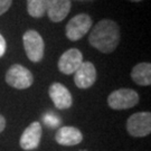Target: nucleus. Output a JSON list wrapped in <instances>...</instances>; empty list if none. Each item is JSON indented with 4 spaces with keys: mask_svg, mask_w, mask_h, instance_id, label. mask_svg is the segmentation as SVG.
Listing matches in <instances>:
<instances>
[{
    "mask_svg": "<svg viewBox=\"0 0 151 151\" xmlns=\"http://www.w3.org/2000/svg\"><path fill=\"white\" fill-rule=\"evenodd\" d=\"M6 82L17 90H26L32 85L34 76L32 72L20 64H14L7 70Z\"/></svg>",
    "mask_w": 151,
    "mask_h": 151,
    "instance_id": "nucleus-5",
    "label": "nucleus"
},
{
    "mask_svg": "<svg viewBox=\"0 0 151 151\" xmlns=\"http://www.w3.org/2000/svg\"><path fill=\"white\" fill-rule=\"evenodd\" d=\"M5 128H6V119L0 114V133L5 130Z\"/></svg>",
    "mask_w": 151,
    "mask_h": 151,
    "instance_id": "nucleus-17",
    "label": "nucleus"
},
{
    "mask_svg": "<svg viewBox=\"0 0 151 151\" xmlns=\"http://www.w3.org/2000/svg\"><path fill=\"white\" fill-rule=\"evenodd\" d=\"M12 5V0H0V16L9 10Z\"/></svg>",
    "mask_w": 151,
    "mask_h": 151,
    "instance_id": "nucleus-15",
    "label": "nucleus"
},
{
    "mask_svg": "<svg viewBox=\"0 0 151 151\" xmlns=\"http://www.w3.org/2000/svg\"><path fill=\"white\" fill-rule=\"evenodd\" d=\"M42 139V125L38 121H35L28 125L22 132L19 145L24 150H34L38 148Z\"/></svg>",
    "mask_w": 151,
    "mask_h": 151,
    "instance_id": "nucleus-10",
    "label": "nucleus"
},
{
    "mask_svg": "<svg viewBox=\"0 0 151 151\" xmlns=\"http://www.w3.org/2000/svg\"><path fill=\"white\" fill-rule=\"evenodd\" d=\"M131 77L134 83L141 86H149L151 84V64L139 63L131 70Z\"/></svg>",
    "mask_w": 151,
    "mask_h": 151,
    "instance_id": "nucleus-13",
    "label": "nucleus"
},
{
    "mask_svg": "<svg viewBox=\"0 0 151 151\" xmlns=\"http://www.w3.org/2000/svg\"><path fill=\"white\" fill-rule=\"evenodd\" d=\"M70 8L72 0H48L46 12L53 22H60L70 14Z\"/></svg>",
    "mask_w": 151,
    "mask_h": 151,
    "instance_id": "nucleus-11",
    "label": "nucleus"
},
{
    "mask_svg": "<svg viewBox=\"0 0 151 151\" xmlns=\"http://www.w3.org/2000/svg\"><path fill=\"white\" fill-rule=\"evenodd\" d=\"M48 0H27V11L30 17L42 18L46 14Z\"/></svg>",
    "mask_w": 151,
    "mask_h": 151,
    "instance_id": "nucleus-14",
    "label": "nucleus"
},
{
    "mask_svg": "<svg viewBox=\"0 0 151 151\" xmlns=\"http://www.w3.org/2000/svg\"><path fill=\"white\" fill-rule=\"evenodd\" d=\"M48 94L54 105L60 110L70 109L73 104V97L70 92L62 83H53L49 86Z\"/></svg>",
    "mask_w": 151,
    "mask_h": 151,
    "instance_id": "nucleus-9",
    "label": "nucleus"
},
{
    "mask_svg": "<svg viewBox=\"0 0 151 151\" xmlns=\"http://www.w3.org/2000/svg\"><path fill=\"white\" fill-rule=\"evenodd\" d=\"M139 94L131 88H119L113 91L108 97L109 106L113 110H127L139 103Z\"/></svg>",
    "mask_w": 151,
    "mask_h": 151,
    "instance_id": "nucleus-4",
    "label": "nucleus"
},
{
    "mask_svg": "<svg viewBox=\"0 0 151 151\" xmlns=\"http://www.w3.org/2000/svg\"><path fill=\"white\" fill-rule=\"evenodd\" d=\"M93 27L92 18L87 14H78L67 22L65 32L66 37L72 42H76L83 38Z\"/></svg>",
    "mask_w": 151,
    "mask_h": 151,
    "instance_id": "nucleus-3",
    "label": "nucleus"
},
{
    "mask_svg": "<svg viewBox=\"0 0 151 151\" xmlns=\"http://www.w3.org/2000/svg\"><path fill=\"white\" fill-rule=\"evenodd\" d=\"M96 81V70L91 62H83L74 73V83L78 88H90Z\"/></svg>",
    "mask_w": 151,
    "mask_h": 151,
    "instance_id": "nucleus-8",
    "label": "nucleus"
},
{
    "mask_svg": "<svg viewBox=\"0 0 151 151\" xmlns=\"http://www.w3.org/2000/svg\"><path fill=\"white\" fill-rule=\"evenodd\" d=\"M83 55L77 48H70L64 52L58 60V70L66 75L74 74L83 63Z\"/></svg>",
    "mask_w": 151,
    "mask_h": 151,
    "instance_id": "nucleus-7",
    "label": "nucleus"
},
{
    "mask_svg": "<svg viewBox=\"0 0 151 151\" xmlns=\"http://www.w3.org/2000/svg\"><path fill=\"white\" fill-rule=\"evenodd\" d=\"M130 1H132V2H140L142 0H130Z\"/></svg>",
    "mask_w": 151,
    "mask_h": 151,
    "instance_id": "nucleus-18",
    "label": "nucleus"
},
{
    "mask_svg": "<svg viewBox=\"0 0 151 151\" xmlns=\"http://www.w3.org/2000/svg\"><path fill=\"white\" fill-rule=\"evenodd\" d=\"M127 131L130 135L142 138L151 132V113L138 112L132 114L127 121Z\"/></svg>",
    "mask_w": 151,
    "mask_h": 151,
    "instance_id": "nucleus-6",
    "label": "nucleus"
},
{
    "mask_svg": "<svg viewBox=\"0 0 151 151\" xmlns=\"http://www.w3.org/2000/svg\"><path fill=\"white\" fill-rule=\"evenodd\" d=\"M120 38L119 25L111 19H102L93 26L88 35V42L99 52L109 54L118 47Z\"/></svg>",
    "mask_w": 151,
    "mask_h": 151,
    "instance_id": "nucleus-1",
    "label": "nucleus"
},
{
    "mask_svg": "<svg viewBox=\"0 0 151 151\" xmlns=\"http://www.w3.org/2000/svg\"><path fill=\"white\" fill-rule=\"evenodd\" d=\"M6 48H7V44H6V39L4 36L0 34V57H2L6 53Z\"/></svg>",
    "mask_w": 151,
    "mask_h": 151,
    "instance_id": "nucleus-16",
    "label": "nucleus"
},
{
    "mask_svg": "<svg viewBox=\"0 0 151 151\" xmlns=\"http://www.w3.org/2000/svg\"><path fill=\"white\" fill-rule=\"evenodd\" d=\"M24 48L28 60L34 63H38L43 60L45 52V43L43 37L36 30H27L22 36Z\"/></svg>",
    "mask_w": 151,
    "mask_h": 151,
    "instance_id": "nucleus-2",
    "label": "nucleus"
},
{
    "mask_svg": "<svg viewBox=\"0 0 151 151\" xmlns=\"http://www.w3.org/2000/svg\"><path fill=\"white\" fill-rule=\"evenodd\" d=\"M76 1H91V0H76Z\"/></svg>",
    "mask_w": 151,
    "mask_h": 151,
    "instance_id": "nucleus-19",
    "label": "nucleus"
},
{
    "mask_svg": "<svg viewBox=\"0 0 151 151\" xmlns=\"http://www.w3.org/2000/svg\"><path fill=\"white\" fill-rule=\"evenodd\" d=\"M55 140L60 146H75L82 142L83 134L75 127H62L57 130Z\"/></svg>",
    "mask_w": 151,
    "mask_h": 151,
    "instance_id": "nucleus-12",
    "label": "nucleus"
}]
</instances>
